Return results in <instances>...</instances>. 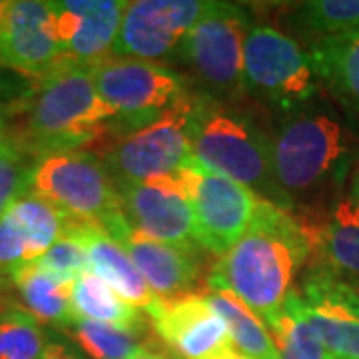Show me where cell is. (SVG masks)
<instances>
[{"mask_svg":"<svg viewBox=\"0 0 359 359\" xmlns=\"http://www.w3.org/2000/svg\"><path fill=\"white\" fill-rule=\"evenodd\" d=\"M311 256V236L299 216L259 200L244 236L210 273L266 323L280 313Z\"/></svg>","mask_w":359,"mask_h":359,"instance_id":"obj_1","label":"cell"},{"mask_svg":"<svg viewBox=\"0 0 359 359\" xmlns=\"http://www.w3.org/2000/svg\"><path fill=\"white\" fill-rule=\"evenodd\" d=\"M8 138L30 158L82 150L108 132L114 112L96 90L86 66L66 62L32 82L11 106Z\"/></svg>","mask_w":359,"mask_h":359,"instance_id":"obj_2","label":"cell"},{"mask_svg":"<svg viewBox=\"0 0 359 359\" xmlns=\"http://www.w3.org/2000/svg\"><path fill=\"white\" fill-rule=\"evenodd\" d=\"M268 144L273 180L290 212L309 198L335 192L355 152V136L346 122L309 102L285 112L268 134Z\"/></svg>","mask_w":359,"mask_h":359,"instance_id":"obj_3","label":"cell"},{"mask_svg":"<svg viewBox=\"0 0 359 359\" xmlns=\"http://www.w3.org/2000/svg\"><path fill=\"white\" fill-rule=\"evenodd\" d=\"M190 136L192 160L250 188L259 200L290 212L273 180L268 134L250 116L230 104L194 92Z\"/></svg>","mask_w":359,"mask_h":359,"instance_id":"obj_4","label":"cell"},{"mask_svg":"<svg viewBox=\"0 0 359 359\" xmlns=\"http://www.w3.org/2000/svg\"><path fill=\"white\" fill-rule=\"evenodd\" d=\"M28 192L58 208L70 219L102 228L116 242L128 230L118 188L98 154L68 150L34 158Z\"/></svg>","mask_w":359,"mask_h":359,"instance_id":"obj_5","label":"cell"},{"mask_svg":"<svg viewBox=\"0 0 359 359\" xmlns=\"http://www.w3.org/2000/svg\"><path fill=\"white\" fill-rule=\"evenodd\" d=\"M90 72L100 98L114 112L116 136L152 124L192 94L188 78L154 60L108 56Z\"/></svg>","mask_w":359,"mask_h":359,"instance_id":"obj_6","label":"cell"},{"mask_svg":"<svg viewBox=\"0 0 359 359\" xmlns=\"http://www.w3.org/2000/svg\"><path fill=\"white\" fill-rule=\"evenodd\" d=\"M252 26L242 4L214 2L180 42L178 60L202 94L226 104L244 96V44Z\"/></svg>","mask_w":359,"mask_h":359,"instance_id":"obj_7","label":"cell"},{"mask_svg":"<svg viewBox=\"0 0 359 359\" xmlns=\"http://www.w3.org/2000/svg\"><path fill=\"white\" fill-rule=\"evenodd\" d=\"M318 74L308 50L283 30L254 25L244 44V94L292 112L318 94Z\"/></svg>","mask_w":359,"mask_h":359,"instance_id":"obj_8","label":"cell"},{"mask_svg":"<svg viewBox=\"0 0 359 359\" xmlns=\"http://www.w3.org/2000/svg\"><path fill=\"white\" fill-rule=\"evenodd\" d=\"M192 98L194 92L152 124L116 136L98 154L114 184H138L168 176L190 162Z\"/></svg>","mask_w":359,"mask_h":359,"instance_id":"obj_9","label":"cell"},{"mask_svg":"<svg viewBox=\"0 0 359 359\" xmlns=\"http://www.w3.org/2000/svg\"><path fill=\"white\" fill-rule=\"evenodd\" d=\"M180 176L192 202L198 242L202 250L222 257L252 224L259 198L250 188L192 158L180 168Z\"/></svg>","mask_w":359,"mask_h":359,"instance_id":"obj_10","label":"cell"},{"mask_svg":"<svg viewBox=\"0 0 359 359\" xmlns=\"http://www.w3.org/2000/svg\"><path fill=\"white\" fill-rule=\"evenodd\" d=\"M116 188L122 214L132 230L188 252L202 250L196 236L192 202L180 170L148 182L116 184Z\"/></svg>","mask_w":359,"mask_h":359,"instance_id":"obj_11","label":"cell"},{"mask_svg":"<svg viewBox=\"0 0 359 359\" xmlns=\"http://www.w3.org/2000/svg\"><path fill=\"white\" fill-rule=\"evenodd\" d=\"M146 316L158 341L180 359H224L236 351L226 321L205 295L156 299Z\"/></svg>","mask_w":359,"mask_h":359,"instance_id":"obj_12","label":"cell"},{"mask_svg":"<svg viewBox=\"0 0 359 359\" xmlns=\"http://www.w3.org/2000/svg\"><path fill=\"white\" fill-rule=\"evenodd\" d=\"M214 0H136L128 2L110 56L160 62L178 50Z\"/></svg>","mask_w":359,"mask_h":359,"instance_id":"obj_13","label":"cell"},{"mask_svg":"<svg viewBox=\"0 0 359 359\" xmlns=\"http://www.w3.org/2000/svg\"><path fill=\"white\" fill-rule=\"evenodd\" d=\"M302 308L334 359H359V292L320 264L297 287Z\"/></svg>","mask_w":359,"mask_h":359,"instance_id":"obj_14","label":"cell"},{"mask_svg":"<svg viewBox=\"0 0 359 359\" xmlns=\"http://www.w3.org/2000/svg\"><path fill=\"white\" fill-rule=\"evenodd\" d=\"M66 62L52 30L50 2L14 0L0 20V66L39 80Z\"/></svg>","mask_w":359,"mask_h":359,"instance_id":"obj_15","label":"cell"},{"mask_svg":"<svg viewBox=\"0 0 359 359\" xmlns=\"http://www.w3.org/2000/svg\"><path fill=\"white\" fill-rule=\"evenodd\" d=\"M128 2L65 0L50 2L52 30L68 62L92 68L112 54Z\"/></svg>","mask_w":359,"mask_h":359,"instance_id":"obj_16","label":"cell"},{"mask_svg":"<svg viewBox=\"0 0 359 359\" xmlns=\"http://www.w3.org/2000/svg\"><path fill=\"white\" fill-rule=\"evenodd\" d=\"M306 224L313 264H320L349 283H359V204L349 196H337L321 216L297 214Z\"/></svg>","mask_w":359,"mask_h":359,"instance_id":"obj_17","label":"cell"},{"mask_svg":"<svg viewBox=\"0 0 359 359\" xmlns=\"http://www.w3.org/2000/svg\"><path fill=\"white\" fill-rule=\"evenodd\" d=\"M118 244L126 248L156 299H174L194 294L200 280V252H188L142 236L128 226Z\"/></svg>","mask_w":359,"mask_h":359,"instance_id":"obj_18","label":"cell"},{"mask_svg":"<svg viewBox=\"0 0 359 359\" xmlns=\"http://www.w3.org/2000/svg\"><path fill=\"white\" fill-rule=\"evenodd\" d=\"M66 233L76 236L88 257V269L108 283L116 294L134 308L146 309L156 302L154 294L146 285L142 273L134 266L126 248L110 238L102 228L70 219Z\"/></svg>","mask_w":359,"mask_h":359,"instance_id":"obj_19","label":"cell"},{"mask_svg":"<svg viewBox=\"0 0 359 359\" xmlns=\"http://www.w3.org/2000/svg\"><path fill=\"white\" fill-rule=\"evenodd\" d=\"M308 52L318 80L359 118V32L311 40Z\"/></svg>","mask_w":359,"mask_h":359,"instance_id":"obj_20","label":"cell"},{"mask_svg":"<svg viewBox=\"0 0 359 359\" xmlns=\"http://www.w3.org/2000/svg\"><path fill=\"white\" fill-rule=\"evenodd\" d=\"M210 304L226 321L231 344L238 353L248 359H280L273 337L266 323L245 306L228 285L219 282L212 273L208 276V294Z\"/></svg>","mask_w":359,"mask_h":359,"instance_id":"obj_21","label":"cell"},{"mask_svg":"<svg viewBox=\"0 0 359 359\" xmlns=\"http://www.w3.org/2000/svg\"><path fill=\"white\" fill-rule=\"evenodd\" d=\"M8 283L16 290L20 306L40 323L62 330L74 321L70 302L72 283L58 280L46 269L39 268L34 262L16 269Z\"/></svg>","mask_w":359,"mask_h":359,"instance_id":"obj_22","label":"cell"},{"mask_svg":"<svg viewBox=\"0 0 359 359\" xmlns=\"http://www.w3.org/2000/svg\"><path fill=\"white\" fill-rule=\"evenodd\" d=\"M72 313L74 320H90L98 323H108L134 334L144 335L148 332L146 318L138 308L124 302L108 283L96 273L86 269L72 283Z\"/></svg>","mask_w":359,"mask_h":359,"instance_id":"obj_23","label":"cell"},{"mask_svg":"<svg viewBox=\"0 0 359 359\" xmlns=\"http://www.w3.org/2000/svg\"><path fill=\"white\" fill-rule=\"evenodd\" d=\"M266 327L271 332L280 359H334L304 313L297 287L285 299L280 313L266 321Z\"/></svg>","mask_w":359,"mask_h":359,"instance_id":"obj_24","label":"cell"},{"mask_svg":"<svg viewBox=\"0 0 359 359\" xmlns=\"http://www.w3.org/2000/svg\"><path fill=\"white\" fill-rule=\"evenodd\" d=\"M290 28L311 40L359 32V0H309L290 14Z\"/></svg>","mask_w":359,"mask_h":359,"instance_id":"obj_25","label":"cell"},{"mask_svg":"<svg viewBox=\"0 0 359 359\" xmlns=\"http://www.w3.org/2000/svg\"><path fill=\"white\" fill-rule=\"evenodd\" d=\"M48 332L20 304L0 295V359H40Z\"/></svg>","mask_w":359,"mask_h":359,"instance_id":"obj_26","label":"cell"},{"mask_svg":"<svg viewBox=\"0 0 359 359\" xmlns=\"http://www.w3.org/2000/svg\"><path fill=\"white\" fill-rule=\"evenodd\" d=\"M8 212L18 219V224L26 231L34 262L44 256L65 236L70 222V218L65 216L58 208L30 192L22 194L8 208Z\"/></svg>","mask_w":359,"mask_h":359,"instance_id":"obj_27","label":"cell"},{"mask_svg":"<svg viewBox=\"0 0 359 359\" xmlns=\"http://www.w3.org/2000/svg\"><path fill=\"white\" fill-rule=\"evenodd\" d=\"M62 332L90 359H130L146 346L142 335L98 321L74 320Z\"/></svg>","mask_w":359,"mask_h":359,"instance_id":"obj_28","label":"cell"},{"mask_svg":"<svg viewBox=\"0 0 359 359\" xmlns=\"http://www.w3.org/2000/svg\"><path fill=\"white\" fill-rule=\"evenodd\" d=\"M34 158L25 154L8 140L0 146V218L4 212L28 192V176Z\"/></svg>","mask_w":359,"mask_h":359,"instance_id":"obj_29","label":"cell"},{"mask_svg":"<svg viewBox=\"0 0 359 359\" xmlns=\"http://www.w3.org/2000/svg\"><path fill=\"white\" fill-rule=\"evenodd\" d=\"M66 283H74L80 273L88 269V257L82 242L72 233H65L50 250L34 262Z\"/></svg>","mask_w":359,"mask_h":359,"instance_id":"obj_30","label":"cell"},{"mask_svg":"<svg viewBox=\"0 0 359 359\" xmlns=\"http://www.w3.org/2000/svg\"><path fill=\"white\" fill-rule=\"evenodd\" d=\"M40 359H86V355L56 332H48V341Z\"/></svg>","mask_w":359,"mask_h":359,"instance_id":"obj_31","label":"cell"},{"mask_svg":"<svg viewBox=\"0 0 359 359\" xmlns=\"http://www.w3.org/2000/svg\"><path fill=\"white\" fill-rule=\"evenodd\" d=\"M130 359H170V355H168L166 347L162 346L158 341V337H156V339H148L146 346L142 347L140 351L136 355H132Z\"/></svg>","mask_w":359,"mask_h":359,"instance_id":"obj_32","label":"cell"},{"mask_svg":"<svg viewBox=\"0 0 359 359\" xmlns=\"http://www.w3.org/2000/svg\"><path fill=\"white\" fill-rule=\"evenodd\" d=\"M8 138V124H6V116L0 112V146H4Z\"/></svg>","mask_w":359,"mask_h":359,"instance_id":"obj_33","label":"cell"},{"mask_svg":"<svg viewBox=\"0 0 359 359\" xmlns=\"http://www.w3.org/2000/svg\"><path fill=\"white\" fill-rule=\"evenodd\" d=\"M349 196L359 204V168L355 170L353 178H351V190H349Z\"/></svg>","mask_w":359,"mask_h":359,"instance_id":"obj_34","label":"cell"},{"mask_svg":"<svg viewBox=\"0 0 359 359\" xmlns=\"http://www.w3.org/2000/svg\"><path fill=\"white\" fill-rule=\"evenodd\" d=\"M11 4H13V0H0V20L4 18V14L8 13Z\"/></svg>","mask_w":359,"mask_h":359,"instance_id":"obj_35","label":"cell"},{"mask_svg":"<svg viewBox=\"0 0 359 359\" xmlns=\"http://www.w3.org/2000/svg\"><path fill=\"white\" fill-rule=\"evenodd\" d=\"M224 359H248V358H244V355H242V353H238V351H233V353H230L228 358H224Z\"/></svg>","mask_w":359,"mask_h":359,"instance_id":"obj_36","label":"cell"},{"mask_svg":"<svg viewBox=\"0 0 359 359\" xmlns=\"http://www.w3.org/2000/svg\"><path fill=\"white\" fill-rule=\"evenodd\" d=\"M168 355H170V359H180V358H176V355H172L170 351H168Z\"/></svg>","mask_w":359,"mask_h":359,"instance_id":"obj_37","label":"cell"},{"mask_svg":"<svg viewBox=\"0 0 359 359\" xmlns=\"http://www.w3.org/2000/svg\"><path fill=\"white\" fill-rule=\"evenodd\" d=\"M351 285H353V287H355V290L359 292V283H351Z\"/></svg>","mask_w":359,"mask_h":359,"instance_id":"obj_38","label":"cell"},{"mask_svg":"<svg viewBox=\"0 0 359 359\" xmlns=\"http://www.w3.org/2000/svg\"><path fill=\"white\" fill-rule=\"evenodd\" d=\"M2 90H4V88H2V82H0V92H2Z\"/></svg>","mask_w":359,"mask_h":359,"instance_id":"obj_39","label":"cell"}]
</instances>
